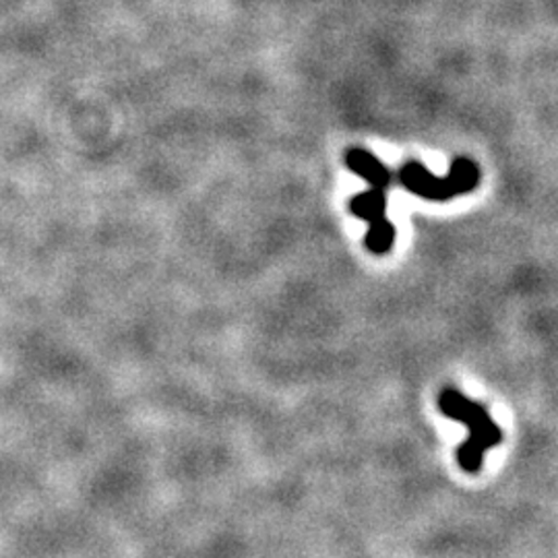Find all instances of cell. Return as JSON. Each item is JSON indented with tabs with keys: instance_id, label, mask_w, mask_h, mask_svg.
<instances>
[{
	"instance_id": "obj_1",
	"label": "cell",
	"mask_w": 558,
	"mask_h": 558,
	"mask_svg": "<svg viewBox=\"0 0 558 558\" xmlns=\"http://www.w3.org/2000/svg\"><path fill=\"white\" fill-rule=\"evenodd\" d=\"M440 412L468 428V440L458 449L459 468L468 474H478L484 456L500 445L502 433L488 410L465 398L456 389H445L439 396Z\"/></svg>"
},
{
	"instance_id": "obj_2",
	"label": "cell",
	"mask_w": 558,
	"mask_h": 558,
	"mask_svg": "<svg viewBox=\"0 0 558 558\" xmlns=\"http://www.w3.org/2000/svg\"><path fill=\"white\" fill-rule=\"evenodd\" d=\"M399 184L426 201H449L472 193L480 182V170L476 161L458 158L451 163L449 177H435L424 163L408 161L398 174Z\"/></svg>"
},
{
	"instance_id": "obj_3",
	"label": "cell",
	"mask_w": 558,
	"mask_h": 558,
	"mask_svg": "<svg viewBox=\"0 0 558 558\" xmlns=\"http://www.w3.org/2000/svg\"><path fill=\"white\" fill-rule=\"evenodd\" d=\"M371 189L350 199V211L368 223L366 248L375 255H387L396 242V228L387 220V191L391 184L375 182Z\"/></svg>"
}]
</instances>
